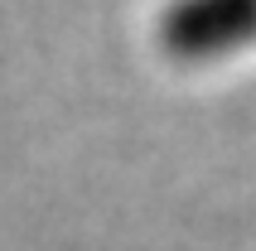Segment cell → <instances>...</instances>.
<instances>
[{
	"label": "cell",
	"mask_w": 256,
	"mask_h": 251,
	"mask_svg": "<svg viewBox=\"0 0 256 251\" xmlns=\"http://www.w3.org/2000/svg\"><path fill=\"white\" fill-rule=\"evenodd\" d=\"M155 34L179 63H222L256 48V0H170Z\"/></svg>",
	"instance_id": "cell-1"
}]
</instances>
